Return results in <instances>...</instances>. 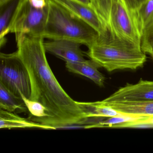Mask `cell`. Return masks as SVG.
<instances>
[{"label": "cell", "instance_id": "8fae6325", "mask_svg": "<svg viewBox=\"0 0 153 153\" xmlns=\"http://www.w3.org/2000/svg\"><path fill=\"white\" fill-rule=\"evenodd\" d=\"M66 67L70 72L84 76L101 87L104 86L105 77L98 71L101 67L93 60L66 62Z\"/></svg>", "mask_w": 153, "mask_h": 153}, {"label": "cell", "instance_id": "ba28073f", "mask_svg": "<svg viewBox=\"0 0 153 153\" xmlns=\"http://www.w3.org/2000/svg\"><path fill=\"white\" fill-rule=\"evenodd\" d=\"M53 1L86 22L97 32L99 37L108 35L99 17L91 5H86L77 0Z\"/></svg>", "mask_w": 153, "mask_h": 153}, {"label": "cell", "instance_id": "603a6c76", "mask_svg": "<svg viewBox=\"0 0 153 153\" xmlns=\"http://www.w3.org/2000/svg\"><path fill=\"white\" fill-rule=\"evenodd\" d=\"M9 1H10V0H0V5L4 4L5 2H7Z\"/></svg>", "mask_w": 153, "mask_h": 153}, {"label": "cell", "instance_id": "4fadbf2b", "mask_svg": "<svg viewBox=\"0 0 153 153\" xmlns=\"http://www.w3.org/2000/svg\"><path fill=\"white\" fill-rule=\"evenodd\" d=\"M21 0H10L0 5V45L4 46L7 42L6 36L10 33V27Z\"/></svg>", "mask_w": 153, "mask_h": 153}, {"label": "cell", "instance_id": "8992f818", "mask_svg": "<svg viewBox=\"0 0 153 153\" xmlns=\"http://www.w3.org/2000/svg\"><path fill=\"white\" fill-rule=\"evenodd\" d=\"M48 12V5L39 8L29 0H21L10 24V33L15 34L16 40L25 35L42 36Z\"/></svg>", "mask_w": 153, "mask_h": 153}, {"label": "cell", "instance_id": "ffe728a7", "mask_svg": "<svg viewBox=\"0 0 153 153\" xmlns=\"http://www.w3.org/2000/svg\"><path fill=\"white\" fill-rule=\"evenodd\" d=\"M123 128H153V117H143L134 121L125 123Z\"/></svg>", "mask_w": 153, "mask_h": 153}, {"label": "cell", "instance_id": "ac0fdd59", "mask_svg": "<svg viewBox=\"0 0 153 153\" xmlns=\"http://www.w3.org/2000/svg\"><path fill=\"white\" fill-rule=\"evenodd\" d=\"M142 116H129L122 115L109 117L105 120L99 122L95 124H92L87 126V128H114L116 125L124 123L134 121L142 118Z\"/></svg>", "mask_w": 153, "mask_h": 153}, {"label": "cell", "instance_id": "9a60e30c", "mask_svg": "<svg viewBox=\"0 0 153 153\" xmlns=\"http://www.w3.org/2000/svg\"><path fill=\"white\" fill-rule=\"evenodd\" d=\"M0 108L14 112H26L27 109L22 98L18 97L0 84Z\"/></svg>", "mask_w": 153, "mask_h": 153}, {"label": "cell", "instance_id": "2e32d148", "mask_svg": "<svg viewBox=\"0 0 153 153\" xmlns=\"http://www.w3.org/2000/svg\"><path fill=\"white\" fill-rule=\"evenodd\" d=\"M140 32L153 26V0H146L135 16Z\"/></svg>", "mask_w": 153, "mask_h": 153}, {"label": "cell", "instance_id": "9c48e42d", "mask_svg": "<svg viewBox=\"0 0 153 153\" xmlns=\"http://www.w3.org/2000/svg\"><path fill=\"white\" fill-rule=\"evenodd\" d=\"M81 44L67 40H53L44 42L45 51L66 62L84 61Z\"/></svg>", "mask_w": 153, "mask_h": 153}, {"label": "cell", "instance_id": "30bf717a", "mask_svg": "<svg viewBox=\"0 0 153 153\" xmlns=\"http://www.w3.org/2000/svg\"><path fill=\"white\" fill-rule=\"evenodd\" d=\"M104 105L114 109L123 115L153 117V101H122L105 102L99 101Z\"/></svg>", "mask_w": 153, "mask_h": 153}, {"label": "cell", "instance_id": "7402d4cb", "mask_svg": "<svg viewBox=\"0 0 153 153\" xmlns=\"http://www.w3.org/2000/svg\"><path fill=\"white\" fill-rule=\"evenodd\" d=\"M77 1H80L82 3H85L86 5H90V0H77Z\"/></svg>", "mask_w": 153, "mask_h": 153}, {"label": "cell", "instance_id": "277c9868", "mask_svg": "<svg viewBox=\"0 0 153 153\" xmlns=\"http://www.w3.org/2000/svg\"><path fill=\"white\" fill-rule=\"evenodd\" d=\"M110 36L141 47V34L134 16L122 0H90Z\"/></svg>", "mask_w": 153, "mask_h": 153}, {"label": "cell", "instance_id": "52a82bcc", "mask_svg": "<svg viewBox=\"0 0 153 153\" xmlns=\"http://www.w3.org/2000/svg\"><path fill=\"white\" fill-rule=\"evenodd\" d=\"M103 101H153V81L140 79L137 84H127Z\"/></svg>", "mask_w": 153, "mask_h": 153}, {"label": "cell", "instance_id": "3957f363", "mask_svg": "<svg viewBox=\"0 0 153 153\" xmlns=\"http://www.w3.org/2000/svg\"><path fill=\"white\" fill-rule=\"evenodd\" d=\"M42 36L74 41L88 47L97 41L99 34L86 22L53 0H48V16Z\"/></svg>", "mask_w": 153, "mask_h": 153}, {"label": "cell", "instance_id": "d6986e66", "mask_svg": "<svg viewBox=\"0 0 153 153\" xmlns=\"http://www.w3.org/2000/svg\"><path fill=\"white\" fill-rule=\"evenodd\" d=\"M141 48L153 60V26L144 31L141 36Z\"/></svg>", "mask_w": 153, "mask_h": 153}, {"label": "cell", "instance_id": "5bb4252c", "mask_svg": "<svg viewBox=\"0 0 153 153\" xmlns=\"http://www.w3.org/2000/svg\"><path fill=\"white\" fill-rule=\"evenodd\" d=\"M77 103L88 119L107 118L122 115L111 107L100 103L99 101L86 102H77Z\"/></svg>", "mask_w": 153, "mask_h": 153}, {"label": "cell", "instance_id": "e0dca14e", "mask_svg": "<svg viewBox=\"0 0 153 153\" xmlns=\"http://www.w3.org/2000/svg\"><path fill=\"white\" fill-rule=\"evenodd\" d=\"M28 111L30 112L29 120L44 125L47 118V110L46 108L39 102L30 100L24 96H21Z\"/></svg>", "mask_w": 153, "mask_h": 153}, {"label": "cell", "instance_id": "6da1fadb", "mask_svg": "<svg viewBox=\"0 0 153 153\" xmlns=\"http://www.w3.org/2000/svg\"><path fill=\"white\" fill-rule=\"evenodd\" d=\"M43 37L25 35L16 40V53L30 77L29 99L42 103L47 110L44 125L54 129L86 123L87 119L76 101L63 89L49 66Z\"/></svg>", "mask_w": 153, "mask_h": 153}, {"label": "cell", "instance_id": "44dd1931", "mask_svg": "<svg viewBox=\"0 0 153 153\" xmlns=\"http://www.w3.org/2000/svg\"><path fill=\"white\" fill-rule=\"evenodd\" d=\"M146 1V0H122L124 5L134 17L138 10Z\"/></svg>", "mask_w": 153, "mask_h": 153}, {"label": "cell", "instance_id": "5b68a950", "mask_svg": "<svg viewBox=\"0 0 153 153\" xmlns=\"http://www.w3.org/2000/svg\"><path fill=\"white\" fill-rule=\"evenodd\" d=\"M0 84L18 97L29 99L31 94L30 77L27 69L16 52L0 54Z\"/></svg>", "mask_w": 153, "mask_h": 153}, {"label": "cell", "instance_id": "7c38bea8", "mask_svg": "<svg viewBox=\"0 0 153 153\" xmlns=\"http://www.w3.org/2000/svg\"><path fill=\"white\" fill-rule=\"evenodd\" d=\"M38 128L44 129H54L51 126L44 125L29 119L22 118L15 113L0 110V128Z\"/></svg>", "mask_w": 153, "mask_h": 153}, {"label": "cell", "instance_id": "7a4b0ae2", "mask_svg": "<svg viewBox=\"0 0 153 153\" xmlns=\"http://www.w3.org/2000/svg\"><path fill=\"white\" fill-rule=\"evenodd\" d=\"M87 55L108 72L118 70H134L142 68L146 53L140 46L113 38L109 35L98 37L88 47Z\"/></svg>", "mask_w": 153, "mask_h": 153}]
</instances>
